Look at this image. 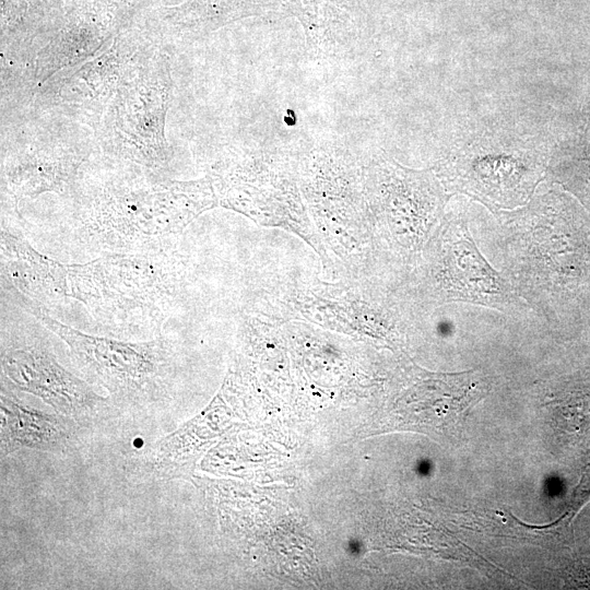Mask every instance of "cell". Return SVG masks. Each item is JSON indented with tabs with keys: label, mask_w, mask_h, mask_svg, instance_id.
Masks as SVG:
<instances>
[{
	"label": "cell",
	"mask_w": 590,
	"mask_h": 590,
	"mask_svg": "<svg viewBox=\"0 0 590 590\" xmlns=\"http://www.w3.org/2000/svg\"><path fill=\"white\" fill-rule=\"evenodd\" d=\"M169 243L67 264L64 297L80 302L111 335H161L186 284L185 262Z\"/></svg>",
	"instance_id": "obj_2"
},
{
	"label": "cell",
	"mask_w": 590,
	"mask_h": 590,
	"mask_svg": "<svg viewBox=\"0 0 590 590\" xmlns=\"http://www.w3.org/2000/svg\"><path fill=\"white\" fill-rule=\"evenodd\" d=\"M172 85L170 57L158 47L119 87L93 131L109 162L172 177L174 155L165 137Z\"/></svg>",
	"instance_id": "obj_4"
},
{
	"label": "cell",
	"mask_w": 590,
	"mask_h": 590,
	"mask_svg": "<svg viewBox=\"0 0 590 590\" xmlns=\"http://www.w3.org/2000/svg\"><path fill=\"white\" fill-rule=\"evenodd\" d=\"M114 164L101 177L81 175L71 197L74 238L90 252H128L169 243L219 203L210 177L178 180Z\"/></svg>",
	"instance_id": "obj_1"
},
{
	"label": "cell",
	"mask_w": 590,
	"mask_h": 590,
	"mask_svg": "<svg viewBox=\"0 0 590 590\" xmlns=\"http://www.w3.org/2000/svg\"><path fill=\"white\" fill-rule=\"evenodd\" d=\"M2 291L60 338L86 380L102 386L117 403L139 406L168 394L175 368L170 339L161 334L150 341L130 342L87 334L55 319L17 291Z\"/></svg>",
	"instance_id": "obj_3"
},
{
	"label": "cell",
	"mask_w": 590,
	"mask_h": 590,
	"mask_svg": "<svg viewBox=\"0 0 590 590\" xmlns=\"http://www.w3.org/2000/svg\"><path fill=\"white\" fill-rule=\"evenodd\" d=\"M553 174L590 211V138L576 153L557 161Z\"/></svg>",
	"instance_id": "obj_10"
},
{
	"label": "cell",
	"mask_w": 590,
	"mask_h": 590,
	"mask_svg": "<svg viewBox=\"0 0 590 590\" xmlns=\"http://www.w3.org/2000/svg\"><path fill=\"white\" fill-rule=\"evenodd\" d=\"M158 47L117 37L92 57L49 78L37 88L35 104L94 131L119 87Z\"/></svg>",
	"instance_id": "obj_7"
},
{
	"label": "cell",
	"mask_w": 590,
	"mask_h": 590,
	"mask_svg": "<svg viewBox=\"0 0 590 590\" xmlns=\"http://www.w3.org/2000/svg\"><path fill=\"white\" fill-rule=\"evenodd\" d=\"M442 271L451 300L498 307L510 299L507 283L479 252L464 225L455 224L448 232Z\"/></svg>",
	"instance_id": "obj_8"
},
{
	"label": "cell",
	"mask_w": 590,
	"mask_h": 590,
	"mask_svg": "<svg viewBox=\"0 0 590 590\" xmlns=\"http://www.w3.org/2000/svg\"><path fill=\"white\" fill-rule=\"evenodd\" d=\"M1 451L22 447L56 451L66 446L70 423L62 414H48L27 406L1 386Z\"/></svg>",
	"instance_id": "obj_9"
},
{
	"label": "cell",
	"mask_w": 590,
	"mask_h": 590,
	"mask_svg": "<svg viewBox=\"0 0 590 590\" xmlns=\"http://www.w3.org/2000/svg\"><path fill=\"white\" fill-rule=\"evenodd\" d=\"M349 551H350L352 554H354V555H356L357 553H359V551H361V544H359V542H357V541H351V542L349 543Z\"/></svg>",
	"instance_id": "obj_11"
},
{
	"label": "cell",
	"mask_w": 590,
	"mask_h": 590,
	"mask_svg": "<svg viewBox=\"0 0 590 590\" xmlns=\"http://www.w3.org/2000/svg\"><path fill=\"white\" fill-rule=\"evenodd\" d=\"M94 145V135L58 120L22 128L2 151V186L12 212L19 213L22 198L46 192L71 198Z\"/></svg>",
	"instance_id": "obj_5"
},
{
	"label": "cell",
	"mask_w": 590,
	"mask_h": 590,
	"mask_svg": "<svg viewBox=\"0 0 590 590\" xmlns=\"http://www.w3.org/2000/svg\"><path fill=\"white\" fill-rule=\"evenodd\" d=\"M26 315L25 310L17 316L2 310V374L17 389L36 396L59 414L76 420L95 415L107 399L58 362L46 339V327Z\"/></svg>",
	"instance_id": "obj_6"
}]
</instances>
